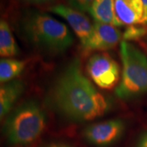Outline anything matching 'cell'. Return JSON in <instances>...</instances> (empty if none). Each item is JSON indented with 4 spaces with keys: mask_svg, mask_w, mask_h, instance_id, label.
<instances>
[{
    "mask_svg": "<svg viewBox=\"0 0 147 147\" xmlns=\"http://www.w3.org/2000/svg\"><path fill=\"white\" fill-rule=\"evenodd\" d=\"M55 107L74 122H88L105 115L111 109L109 98L101 94L83 73L74 58L58 77L52 92Z\"/></svg>",
    "mask_w": 147,
    "mask_h": 147,
    "instance_id": "cell-1",
    "label": "cell"
},
{
    "mask_svg": "<svg viewBox=\"0 0 147 147\" xmlns=\"http://www.w3.org/2000/svg\"><path fill=\"white\" fill-rule=\"evenodd\" d=\"M21 29L32 44L49 53H63L73 44V34L67 26L44 12L27 13Z\"/></svg>",
    "mask_w": 147,
    "mask_h": 147,
    "instance_id": "cell-2",
    "label": "cell"
},
{
    "mask_svg": "<svg viewBox=\"0 0 147 147\" xmlns=\"http://www.w3.org/2000/svg\"><path fill=\"white\" fill-rule=\"evenodd\" d=\"M46 123L44 111L37 102L30 100L11 113L4 123V133L11 145L26 146L42 135Z\"/></svg>",
    "mask_w": 147,
    "mask_h": 147,
    "instance_id": "cell-3",
    "label": "cell"
},
{
    "mask_svg": "<svg viewBox=\"0 0 147 147\" xmlns=\"http://www.w3.org/2000/svg\"><path fill=\"white\" fill-rule=\"evenodd\" d=\"M122 78L115 88L116 96L127 100L147 95V57L132 43L120 42Z\"/></svg>",
    "mask_w": 147,
    "mask_h": 147,
    "instance_id": "cell-4",
    "label": "cell"
},
{
    "mask_svg": "<svg viewBox=\"0 0 147 147\" xmlns=\"http://www.w3.org/2000/svg\"><path fill=\"white\" fill-rule=\"evenodd\" d=\"M86 69L90 79L103 89L112 88L119 79V64L105 53H97L90 57Z\"/></svg>",
    "mask_w": 147,
    "mask_h": 147,
    "instance_id": "cell-5",
    "label": "cell"
},
{
    "mask_svg": "<svg viewBox=\"0 0 147 147\" xmlns=\"http://www.w3.org/2000/svg\"><path fill=\"white\" fill-rule=\"evenodd\" d=\"M125 127V123L122 119H110L88 126L83 135L84 139L92 146L107 147L120 139Z\"/></svg>",
    "mask_w": 147,
    "mask_h": 147,
    "instance_id": "cell-6",
    "label": "cell"
},
{
    "mask_svg": "<svg viewBox=\"0 0 147 147\" xmlns=\"http://www.w3.org/2000/svg\"><path fill=\"white\" fill-rule=\"evenodd\" d=\"M122 34L116 26L95 22L92 24V30L88 39L82 47L87 52L108 51L119 44Z\"/></svg>",
    "mask_w": 147,
    "mask_h": 147,
    "instance_id": "cell-7",
    "label": "cell"
},
{
    "mask_svg": "<svg viewBox=\"0 0 147 147\" xmlns=\"http://www.w3.org/2000/svg\"><path fill=\"white\" fill-rule=\"evenodd\" d=\"M48 11L62 17L68 22L83 47L92 30V24H91L88 17L84 12L75 10L65 4L53 5L48 8Z\"/></svg>",
    "mask_w": 147,
    "mask_h": 147,
    "instance_id": "cell-8",
    "label": "cell"
},
{
    "mask_svg": "<svg viewBox=\"0 0 147 147\" xmlns=\"http://www.w3.org/2000/svg\"><path fill=\"white\" fill-rule=\"evenodd\" d=\"M115 9L121 26L147 25V13L142 0H115Z\"/></svg>",
    "mask_w": 147,
    "mask_h": 147,
    "instance_id": "cell-9",
    "label": "cell"
},
{
    "mask_svg": "<svg viewBox=\"0 0 147 147\" xmlns=\"http://www.w3.org/2000/svg\"><path fill=\"white\" fill-rule=\"evenodd\" d=\"M24 84L20 80H12L2 84L0 88V117L3 119L9 114L16 100L24 91Z\"/></svg>",
    "mask_w": 147,
    "mask_h": 147,
    "instance_id": "cell-10",
    "label": "cell"
},
{
    "mask_svg": "<svg viewBox=\"0 0 147 147\" xmlns=\"http://www.w3.org/2000/svg\"><path fill=\"white\" fill-rule=\"evenodd\" d=\"M115 0H94L89 12L96 22L121 26L115 15Z\"/></svg>",
    "mask_w": 147,
    "mask_h": 147,
    "instance_id": "cell-11",
    "label": "cell"
},
{
    "mask_svg": "<svg viewBox=\"0 0 147 147\" xmlns=\"http://www.w3.org/2000/svg\"><path fill=\"white\" fill-rule=\"evenodd\" d=\"M19 54V47L11 30L8 23L0 21V55L3 58L15 57Z\"/></svg>",
    "mask_w": 147,
    "mask_h": 147,
    "instance_id": "cell-12",
    "label": "cell"
},
{
    "mask_svg": "<svg viewBox=\"0 0 147 147\" xmlns=\"http://www.w3.org/2000/svg\"><path fill=\"white\" fill-rule=\"evenodd\" d=\"M26 67V62L11 58H2L0 61V82L6 84L18 77Z\"/></svg>",
    "mask_w": 147,
    "mask_h": 147,
    "instance_id": "cell-13",
    "label": "cell"
},
{
    "mask_svg": "<svg viewBox=\"0 0 147 147\" xmlns=\"http://www.w3.org/2000/svg\"><path fill=\"white\" fill-rule=\"evenodd\" d=\"M147 35V28L142 25L128 26L122 34L123 41H132L137 40Z\"/></svg>",
    "mask_w": 147,
    "mask_h": 147,
    "instance_id": "cell-14",
    "label": "cell"
},
{
    "mask_svg": "<svg viewBox=\"0 0 147 147\" xmlns=\"http://www.w3.org/2000/svg\"><path fill=\"white\" fill-rule=\"evenodd\" d=\"M69 7L81 12L89 11L94 0H66Z\"/></svg>",
    "mask_w": 147,
    "mask_h": 147,
    "instance_id": "cell-15",
    "label": "cell"
},
{
    "mask_svg": "<svg viewBox=\"0 0 147 147\" xmlns=\"http://www.w3.org/2000/svg\"><path fill=\"white\" fill-rule=\"evenodd\" d=\"M136 147H147V131H145L141 134L138 138Z\"/></svg>",
    "mask_w": 147,
    "mask_h": 147,
    "instance_id": "cell-16",
    "label": "cell"
},
{
    "mask_svg": "<svg viewBox=\"0 0 147 147\" xmlns=\"http://www.w3.org/2000/svg\"><path fill=\"white\" fill-rule=\"evenodd\" d=\"M29 3H34V4H44V3H47L49 2H52L53 0H26Z\"/></svg>",
    "mask_w": 147,
    "mask_h": 147,
    "instance_id": "cell-17",
    "label": "cell"
},
{
    "mask_svg": "<svg viewBox=\"0 0 147 147\" xmlns=\"http://www.w3.org/2000/svg\"><path fill=\"white\" fill-rule=\"evenodd\" d=\"M46 147H70L69 146L67 145H64V144H51V145H48Z\"/></svg>",
    "mask_w": 147,
    "mask_h": 147,
    "instance_id": "cell-18",
    "label": "cell"
},
{
    "mask_svg": "<svg viewBox=\"0 0 147 147\" xmlns=\"http://www.w3.org/2000/svg\"><path fill=\"white\" fill-rule=\"evenodd\" d=\"M142 3H143V4L145 6V8H146V13H147V0H142Z\"/></svg>",
    "mask_w": 147,
    "mask_h": 147,
    "instance_id": "cell-19",
    "label": "cell"
}]
</instances>
